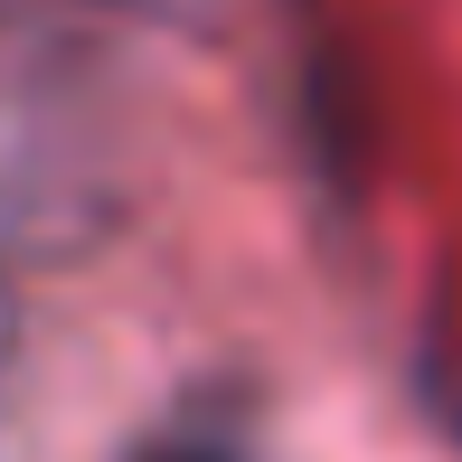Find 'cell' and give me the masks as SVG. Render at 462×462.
<instances>
[{"instance_id":"3957f363","label":"cell","mask_w":462,"mask_h":462,"mask_svg":"<svg viewBox=\"0 0 462 462\" xmlns=\"http://www.w3.org/2000/svg\"><path fill=\"white\" fill-rule=\"evenodd\" d=\"M10 330H19V302H10V264H0V359H10Z\"/></svg>"},{"instance_id":"7a4b0ae2","label":"cell","mask_w":462,"mask_h":462,"mask_svg":"<svg viewBox=\"0 0 462 462\" xmlns=\"http://www.w3.org/2000/svg\"><path fill=\"white\" fill-rule=\"evenodd\" d=\"M425 396H434V415H444V425L462 434V387L444 377V359H425Z\"/></svg>"},{"instance_id":"6da1fadb","label":"cell","mask_w":462,"mask_h":462,"mask_svg":"<svg viewBox=\"0 0 462 462\" xmlns=\"http://www.w3.org/2000/svg\"><path fill=\"white\" fill-rule=\"evenodd\" d=\"M123 462H255V425H245V406L226 387H208L189 406H171Z\"/></svg>"}]
</instances>
